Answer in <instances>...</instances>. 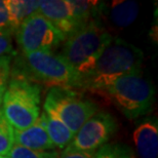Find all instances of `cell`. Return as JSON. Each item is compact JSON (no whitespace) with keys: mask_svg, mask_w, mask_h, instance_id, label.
Segmentation results:
<instances>
[{"mask_svg":"<svg viewBox=\"0 0 158 158\" xmlns=\"http://www.w3.org/2000/svg\"><path fill=\"white\" fill-rule=\"evenodd\" d=\"M143 52L127 41L113 38L97 60L94 68L80 78V89L104 91L118 78L141 73Z\"/></svg>","mask_w":158,"mask_h":158,"instance_id":"1","label":"cell"},{"mask_svg":"<svg viewBox=\"0 0 158 158\" xmlns=\"http://www.w3.org/2000/svg\"><path fill=\"white\" fill-rule=\"evenodd\" d=\"M11 77L26 79L36 84L73 89L79 88L80 76L60 55L40 50L21 55L14 63Z\"/></svg>","mask_w":158,"mask_h":158,"instance_id":"2","label":"cell"},{"mask_svg":"<svg viewBox=\"0 0 158 158\" xmlns=\"http://www.w3.org/2000/svg\"><path fill=\"white\" fill-rule=\"evenodd\" d=\"M113 37L97 19H93L65 40L60 56L77 72L84 76L94 68L97 60Z\"/></svg>","mask_w":158,"mask_h":158,"instance_id":"3","label":"cell"},{"mask_svg":"<svg viewBox=\"0 0 158 158\" xmlns=\"http://www.w3.org/2000/svg\"><path fill=\"white\" fill-rule=\"evenodd\" d=\"M40 85L26 79L11 77L2 100V112L12 128L26 129L40 114Z\"/></svg>","mask_w":158,"mask_h":158,"instance_id":"4","label":"cell"},{"mask_svg":"<svg viewBox=\"0 0 158 158\" xmlns=\"http://www.w3.org/2000/svg\"><path fill=\"white\" fill-rule=\"evenodd\" d=\"M104 93L119 111L131 120L147 114L154 102L153 85L141 73L118 78Z\"/></svg>","mask_w":158,"mask_h":158,"instance_id":"5","label":"cell"},{"mask_svg":"<svg viewBox=\"0 0 158 158\" xmlns=\"http://www.w3.org/2000/svg\"><path fill=\"white\" fill-rule=\"evenodd\" d=\"M43 109L55 114L75 135L99 108L94 102L73 89L53 87L47 94Z\"/></svg>","mask_w":158,"mask_h":158,"instance_id":"6","label":"cell"},{"mask_svg":"<svg viewBox=\"0 0 158 158\" xmlns=\"http://www.w3.org/2000/svg\"><path fill=\"white\" fill-rule=\"evenodd\" d=\"M15 35L22 55H29L40 50L52 52L53 47L64 41L55 26L38 11L22 22Z\"/></svg>","mask_w":158,"mask_h":158,"instance_id":"7","label":"cell"},{"mask_svg":"<svg viewBox=\"0 0 158 158\" xmlns=\"http://www.w3.org/2000/svg\"><path fill=\"white\" fill-rule=\"evenodd\" d=\"M116 131L115 118L107 112H98L81 126L65 150L94 153L108 143Z\"/></svg>","mask_w":158,"mask_h":158,"instance_id":"8","label":"cell"},{"mask_svg":"<svg viewBox=\"0 0 158 158\" xmlns=\"http://www.w3.org/2000/svg\"><path fill=\"white\" fill-rule=\"evenodd\" d=\"M37 11L55 26L64 40L68 39L79 29L72 15L68 0L40 1V6Z\"/></svg>","mask_w":158,"mask_h":158,"instance_id":"9","label":"cell"},{"mask_svg":"<svg viewBox=\"0 0 158 158\" xmlns=\"http://www.w3.org/2000/svg\"><path fill=\"white\" fill-rule=\"evenodd\" d=\"M134 141L140 158H157L158 125L157 120L149 118L139 124L134 132Z\"/></svg>","mask_w":158,"mask_h":158,"instance_id":"10","label":"cell"},{"mask_svg":"<svg viewBox=\"0 0 158 158\" xmlns=\"http://www.w3.org/2000/svg\"><path fill=\"white\" fill-rule=\"evenodd\" d=\"M14 143L35 151H48L56 148L38 120L26 129H14Z\"/></svg>","mask_w":158,"mask_h":158,"instance_id":"11","label":"cell"},{"mask_svg":"<svg viewBox=\"0 0 158 158\" xmlns=\"http://www.w3.org/2000/svg\"><path fill=\"white\" fill-rule=\"evenodd\" d=\"M38 121L46 131L53 146L60 149L67 147L74 137L70 129L52 112L43 111L38 118Z\"/></svg>","mask_w":158,"mask_h":158,"instance_id":"12","label":"cell"},{"mask_svg":"<svg viewBox=\"0 0 158 158\" xmlns=\"http://www.w3.org/2000/svg\"><path fill=\"white\" fill-rule=\"evenodd\" d=\"M139 15V4L135 1H113L109 18L118 27H127L134 23Z\"/></svg>","mask_w":158,"mask_h":158,"instance_id":"13","label":"cell"},{"mask_svg":"<svg viewBox=\"0 0 158 158\" xmlns=\"http://www.w3.org/2000/svg\"><path fill=\"white\" fill-rule=\"evenodd\" d=\"M70 5L72 15L79 28L84 26L93 19H96L102 10L103 3L97 1H76V0H68Z\"/></svg>","mask_w":158,"mask_h":158,"instance_id":"14","label":"cell"},{"mask_svg":"<svg viewBox=\"0 0 158 158\" xmlns=\"http://www.w3.org/2000/svg\"><path fill=\"white\" fill-rule=\"evenodd\" d=\"M6 3H7L11 26L15 32L22 22L36 12L40 6V1H29V0H24V1L6 0Z\"/></svg>","mask_w":158,"mask_h":158,"instance_id":"15","label":"cell"},{"mask_svg":"<svg viewBox=\"0 0 158 158\" xmlns=\"http://www.w3.org/2000/svg\"><path fill=\"white\" fill-rule=\"evenodd\" d=\"M93 158H132V153L125 145L106 144L96 151Z\"/></svg>","mask_w":158,"mask_h":158,"instance_id":"16","label":"cell"},{"mask_svg":"<svg viewBox=\"0 0 158 158\" xmlns=\"http://www.w3.org/2000/svg\"><path fill=\"white\" fill-rule=\"evenodd\" d=\"M14 144V128L5 119L2 109H0V155H7Z\"/></svg>","mask_w":158,"mask_h":158,"instance_id":"17","label":"cell"},{"mask_svg":"<svg viewBox=\"0 0 158 158\" xmlns=\"http://www.w3.org/2000/svg\"><path fill=\"white\" fill-rule=\"evenodd\" d=\"M59 155L56 151H35L15 144L7 153L8 158H59Z\"/></svg>","mask_w":158,"mask_h":158,"instance_id":"18","label":"cell"},{"mask_svg":"<svg viewBox=\"0 0 158 158\" xmlns=\"http://www.w3.org/2000/svg\"><path fill=\"white\" fill-rule=\"evenodd\" d=\"M10 62L11 56H0V109L2 106V100L5 90L7 88L8 79L10 76Z\"/></svg>","mask_w":158,"mask_h":158,"instance_id":"19","label":"cell"},{"mask_svg":"<svg viewBox=\"0 0 158 158\" xmlns=\"http://www.w3.org/2000/svg\"><path fill=\"white\" fill-rule=\"evenodd\" d=\"M0 33L11 36L15 33L11 26L6 0H0Z\"/></svg>","mask_w":158,"mask_h":158,"instance_id":"20","label":"cell"},{"mask_svg":"<svg viewBox=\"0 0 158 158\" xmlns=\"http://www.w3.org/2000/svg\"><path fill=\"white\" fill-rule=\"evenodd\" d=\"M15 55L12 47L11 37L0 33V56Z\"/></svg>","mask_w":158,"mask_h":158,"instance_id":"21","label":"cell"},{"mask_svg":"<svg viewBox=\"0 0 158 158\" xmlns=\"http://www.w3.org/2000/svg\"><path fill=\"white\" fill-rule=\"evenodd\" d=\"M96 153V152H94ZM94 153H87V152H71V151L64 150L59 158H93Z\"/></svg>","mask_w":158,"mask_h":158,"instance_id":"22","label":"cell"},{"mask_svg":"<svg viewBox=\"0 0 158 158\" xmlns=\"http://www.w3.org/2000/svg\"><path fill=\"white\" fill-rule=\"evenodd\" d=\"M0 158H8V157H6V156H1V155H0Z\"/></svg>","mask_w":158,"mask_h":158,"instance_id":"23","label":"cell"}]
</instances>
